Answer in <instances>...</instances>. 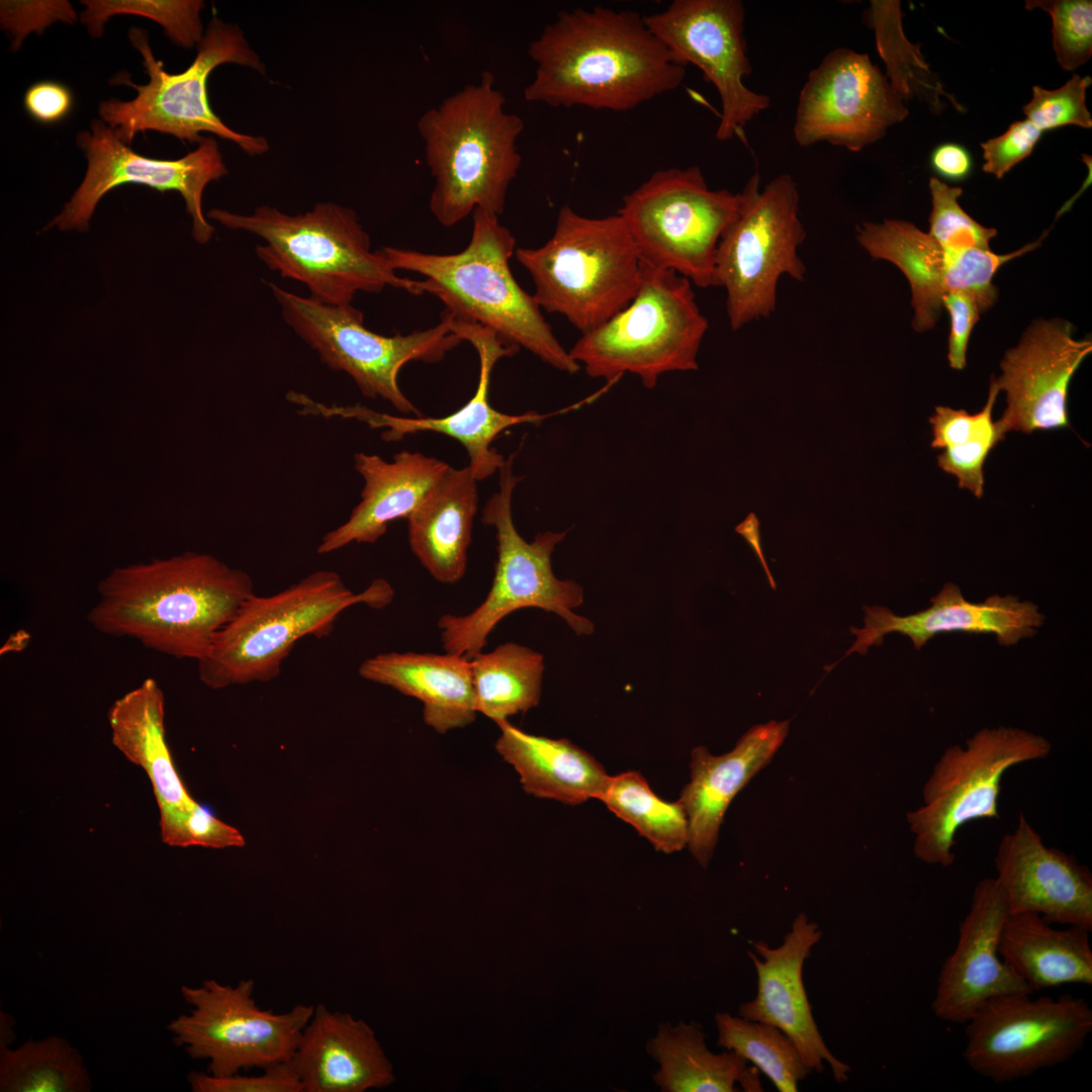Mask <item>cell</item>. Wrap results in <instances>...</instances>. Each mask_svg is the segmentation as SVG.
I'll return each instance as SVG.
<instances>
[{
  "label": "cell",
  "instance_id": "1",
  "mask_svg": "<svg viewBox=\"0 0 1092 1092\" xmlns=\"http://www.w3.org/2000/svg\"><path fill=\"white\" fill-rule=\"evenodd\" d=\"M528 102L629 111L680 86L686 66L634 10H564L529 44Z\"/></svg>",
  "mask_w": 1092,
  "mask_h": 1092
},
{
  "label": "cell",
  "instance_id": "2",
  "mask_svg": "<svg viewBox=\"0 0 1092 1092\" xmlns=\"http://www.w3.org/2000/svg\"><path fill=\"white\" fill-rule=\"evenodd\" d=\"M253 595L246 571L209 554L185 552L113 569L99 581L87 620L102 634L199 661Z\"/></svg>",
  "mask_w": 1092,
  "mask_h": 1092
},
{
  "label": "cell",
  "instance_id": "3",
  "mask_svg": "<svg viewBox=\"0 0 1092 1092\" xmlns=\"http://www.w3.org/2000/svg\"><path fill=\"white\" fill-rule=\"evenodd\" d=\"M472 234L459 253L430 254L383 247L378 251L393 269L421 274L425 293L438 297L456 317L494 332L507 345L525 348L553 368L580 369L559 341L533 295L513 276L510 259L516 239L498 216L472 213Z\"/></svg>",
  "mask_w": 1092,
  "mask_h": 1092
},
{
  "label": "cell",
  "instance_id": "4",
  "mask_svg": "<svg viewBox=\"0 0 1092 1092\" xmlns=\"http://www.w3.org/2000/svg\"><path fill=\"white\" fill-rule=\"evenodd\" d=\"M505 96L494 77L483 72L418 120L425 159L434 179L429 207L450 228L475 209L499 216L522 157L517 140L520 116L505 110Z\"/></svg>",
  "mask_w": 1092,
  "mask_h": 1092
},
{
  "label": "cell",
  "instance_id": "5",
  "mask_svg": "<svg viewBox=\"0 0 1092 1092\" xmlns=\"http://www.w3.org/2000/svg\"><path fill=\"white\" fill-rule=\"evenodd\" d=\"M207 216L261 238L265 243L256 246L258 258L282 277L304 284L310 297L325 304H351L358 292L387 286L425 293L422 281L399 276L378 250H371L370 237L350 207L322 202L294 215L268 205L250 214L213 208Z\"/></svg>",
  "mask_w": 1092,
  "mask_h": 1092
},
{
  "label": "cell",
  "instance_id": "6",
  "mask_svg": "<svg viewBox=\"0 0 1092 1092\" xmlns=\"http://www.w3.org/2000/svg\"><path fill=\"white\" fill-rule=\"evenodd\" d=\"M393 597L383 578L355 594L331 570L311 572L272 596L253 595L197 661L199 679L212 690L272 680L299 639L329 635L339 615L356 604L380 609Z\"/></svg>",
  "mask_w": 1092,
  "mask_h": 1092
},
{
  "label": "cell",
  "instance_id": "7",
  "mask_svg": "<svg viewBox=\"0 0 1092 1092\" xmlns=\"http://www.w3.org/2000/svg\"><path fill=\"white\" fill-rule=\"evenodd\" d=\"M515 256L532 277L539 306L581 334L625 308L639 288L641 260L618 213L587 217L563 205L551 238L516 248Z\"/></svg>",
  "mask_w": 1092,
  "mask_h": 1092
},
{
  "label": "cell",
  "instance_id": "8",
  "mask_svg": "<svg viewBox=\"0 0 1092 1092\" xmlns=\"http://www.w3.org/2000/svg\"><path fill=\"white\" fill-rule=\"evenodd\" d=\"M128 38L143 59L149 82L138 85L125 73L117 74L111 82L127 85L136 91L131 100L110 98L98 105L100 119L110 126L123 143L130 147L134 135L147 130L171 134L182 143L198 144L202 132H210L235 143L250 156L269 150L262 135H251L230 128L213 112L207 97L209 74L219 65L238 64L264 75L265 65L250 47L242 29L213 17L197 44L192 64L182 73L170 74L157 61L146 29L132 26Z\"/></svg>",
  "mask_w": 1092,
  "mask_h": 1092
},
{
  "label": "cell",
  "instance_id": "9",
  "mask_svg": "<svg viewBox=\"0 0 1092 1092\" xmlns=\"http://www.w3.org/2000/svg\"><path fill=\"white\" fill-rule=\"evenodd\" d=\"M514 456L499 468L498 490L482 509L481 521L495 529L497 560L491 587L483 602L466 615H443L438 621L445 652L471 659L487 644L489 634L511 613L538 608L561 617L577 635L594 631L593 623L573 609L583 603L580 584L557 578L551 556L566 532L538 533L531 542L517 531L512 497L521 478L513 472Z\"/></svg>",
  "mask_w": 1092,
  "mask_h": 1092
},
{
  "label": "cell",
  "instance_id": "10",
  "mask_svg": "<svg viewBox=\"0 0 1092 1092\" xmlns=\"http://www.w3.org/2000/svg\"><path fill=\"white\" fill-rule=\"evenodd\" d=\"M692 282L641 262L638 291L621 311L581 334L568 351L593 378L614 382L626 373L654 388L660 375L698 369L697 355L709 323Z\"/></svg>",
  "mask_w": 1092,
  "mask_h": 1092
},
{
  "label": "cell",
  "instance_id": "11",
  "mask_svg": "<svg viewBox=\"0 0 1092 1092\" xmlns=\"http://www.w3.org/2000/svg\"><path fill=\"white\" fill-rule=\"evenodd\" d=\"M1051 742L1025 729L985 727L965 746L944 749L923 786V803L906 819L919 860L948 868L956 859V834L965 824L1000 819L999 797L1005 772L1046 757Z\"/></svg>",
  "mask_w": 1092,
  "mask_h": 1092
},
{
  "label": "cell",
  "instance_id": "12",
  "mask_svg": "<svg viewBox=\"0 0 1092 1092\" xmlns=\"http://www.w3.org/2000/svg\"><path fill=\"white\" fill-rule=\"evenodd\" d=\"M759 185V174L754 172L741 191L737 217L717 246L714 287L726 291V311L733 331L775 311L782 275L799 282L806 275L798 254L806 231L799 218L796 181L782 174L762 190Z\"/></svg>",
  "mask_w": 1092,
  "mask_h": 1092
},
{
  "label": "cell",
  "instance_id": "13",
  "mask_svg": "<svg viewBox=\"0 0 1092 1092\" xmlns=\"http://www.w3.org/2000/svg\"><path fill=\"white\" fill-rule=\"evenodd\" d=\"M741 192L709 188L698 166L654 172L617 210L641 262L714 287L718 243L738 215Z\"/></svg>",
  "mask_w": 1092,
  "mask_h": 1092
},
{
  "label": "cell",
  "instance_id": "14",
  "mask_svg": "<svg viewBox=\"0 0 1092 1092\" xmlns=\"http://www.w3.org/2000/svg\"><path fill=\"white\" fill-rule=\"evenodd\" d=\"M284 322L314 350L331 370L344 372L365 397H380L402 414L422 416L401 391L397 377L412 361L436 363L462 339L452 331L451 312L440 322L407 335L382 336L364 326L352 304L331 305L268 283Z\"/></svg>",
  "mask_w": 1092,
  "mask_h": 1092
},
{
  "label": "cell",
  "instance_id": "15",
  "mask_svg": "<svg viewBox=\"0 0 1092 1092\" xmlns=\"http://www.w3.org/2000/svg\"><path fill=\"white\" fill-rule=\"evenodd\" d=\"M252 979L236 986L213 979L183 985L181 995L192 1008L168 1024L173 1043L194 1060H207V1073L215 1077L290 1061L314 1005L275 1013L258 1006Z\"/></svg>",
  "mask_w": 1092,
  "mask_h": 1092
},
{
  "label": "cell",
  "instance_id": "16",
  "mask_svg": "<svg viewBox=\"0 0 1092 1092\" xmlns=\"http://www.w3.org/2000/svg\"><path fill=\"white\" fill-rule=\"evenodd\" d=\"M1013 993L990 998L965 1023L963 1057L977 1074L1007 1083L1071 1060L1092 1032V1009L1079 996Z\"/></svg>",
  "mask_w": 1092,
  "mask_h": 1092
},
{
  "label": "cell",
  "instance_id": "17",
  "mask_svg": "<svg viewBox=\"0 0 1092 1092\" xmlns=\"http://www.w3.org/2000/svg\"><path fill=\"white\" fill-rule=\"evenodd\" d=\"M76 145L84 153L87 169L79 187L63 210L44 228L84 232L99 200L123 184H142L158 191H177L183 197L192 220V235L206 244L214 233L202 211V194L212 181L228 174V168L212 136H205L197 148L177 160H159L136 154L115 131L95 118L89 130L76 133Z\"/></svg>",
  "mask_w": 1092,
  "mask_h": 1092
},
{
  "label": "cell",
  "instance_id": "18",
  "mask_svg": "<svg viewBox=\"0 0 1092 1092\" xmlns=\"http://www.w3.org/2000/svg\"><path fill=\"white\" fill-rule=\"evenodd\" d=\"M744 20L740 0H674L645 16L648 27L676 62L695 65L716 88L721 101L716 130L720 142L740 135L770 105L767 95L750 90L743 82L752 73Z\"/></svg>",
  "mask_w": 1092,
  "mask_h": 1092
},
{
  "label": "cell",
  "instance_id": "19",
  "mask_svg": "<svg viewBox=\"0 0 1092 1092\" xmlns=\"http://www.w3.org/2000/svg\"><path fill=\"white\" fill-rule=\"evenodd\" d=\"M909 114L903 98L868 54L838 48L808 74L798 99L794 139L860 152Z\"/></svg>",
  "mask_w": 1092,
  "mask_h": 1092
},
{
  "label": "cell",
  "instance_id": "20",
  "mask_svg": "<svg viewBox=\"0 0 1092 1092\" xmlns=\"http://www.w3.org/2000/svg\"><path fill=\"white\" fill-rule=\"evenodd\" d=\"M855 237L871 257L891 262L907 278L914 309L912 326L919 333L935 326L942 299L952 291L972 294L982 312L988 310L998 298V289L992 283L996 272L1040 245L1036 241L1003 255L991 250H950L914 223L890 218L857 224Z\"/></svg>",
  "mask_w": 1092,
  "mask_h": 1092
},
{
  "label": "cell",
  "instance_id": "21",
  "mask_svg": "<svg viewBox=\"0 0 1092 1092\" xmlns=\"http://www.w3.org/2000/svg\"><path fill=\"white\" fill-rule=\"evenodd\" d=\"M1066 320L1039 318L1006 351L1001 375L994 380L1006 393L997 421L1007 433L1070 428L1068 389L1078 367L1092 351L1090 339H1076Z\"/></svg>",
  "mask_w": 1092,
  "mask_h": 1092
},
{
  "label": "cell",
  "instance_id": "22",
  "mask_svg": "<svg viewBox=\"0 0 1092 1092\" xmlns=\"http://www.w3.org/2000/svg\"><path fill=\"white\" fill-rule=\"evenodd\" d=\"M1009 913L996 878H984L976 884L970 909L959 925L956 947L937 976L931 1002L934 1016L965 1024L990 998L1033 993L998 951L1000 932Z\"/></svg>",
  "mask_w": 1092,
  "mask_h": 1092
},
{
  "label": "cell",
  "instance_id": "23",
  "mask_svg": "<svg viewBox=\"0 0 1092 1092\" xmlns=\"http://www.w3.org/2000/svg\"><path fill=\"white\" fill-rule=\"evenodd\" d=\"M821 937L819 925L800 913L781 945L753 942L759 958L752 951L748 956L756 970L757 992L752 1000L740 1004L738 1015L780 1028L795 1042L811 1072L821 1073L826 1062L835 1081L843 1083L851 1069L825 1044L803 981L804 963Z\"/></svg>",
  "mask_w": 1092,
  "mask_h": 1092
},
{
  "label": "cell",
  "instance_id": "24",
  "mask_svg": "<svg viewBox=\"0 0 1092 1092\" xmlns=\"http://www.w3.org/2000/svg\"><path fill=\"white\" fill-rule=\"evenodd\" d=\"M1010 913H1035L1052 924L1092 931V874L1073 855L1044 844L1023 813L994 857Z\"/></svg>",
  "mask_w": 1092,
  "mask_h": 1092
},
{
  "label": "cell",
  "instance_id": "25",
  "mask_svg": "<svg viewBox=\"0 0 1092 1092\" xmlns=\"http://www.w3.org/2000/svg\"><path fill=\"white\" fill-rule=\"evenodd\" d=\"M453 331L468 341L479 357V379L473 396L458 411L443 418H403L378 414L362 406L344 410L346 415L367 422L371 427H384L386 441L399 440L407 434L435 432L457 440L465 448L474 477L480 481L488 478L505 463L506 459L492 442L511 427L523 424L539 426L552 414L540 415L527 412L509 415L493 408L488 400L491 371L503 357L514 355L519 349L507 345L494 332L478 324L455 318Z\"/></svg>",
  "mask_w": 1092,
  "mask_h": 1092
},
{
  "label": "cell",
  "instance_id": "26",
  "mask_svg": "<svg viewBox=\"0 0 1092 1092\" xmlns=\"http://www.w3.org/2000/svg\"><path fill=\"white\" fill-rule=\"evenodd\" d=\"M930 603L927 609L907 616H898L882 606H864V626L850 627L856 639L843 657L852 652L864 655L871 646L882 645L884 637L894 632L909 637L917 650L937 634L952 632L994 634L1001 646L1009 647L1032 638L1045 621L1044 614L1030 601L996 594L972 603L953 582H946Z\"/></svg>",
  "mask_w": 1092,
  "mask_h": 1092
},
{
  "label": "cell",
  "instance_id": "27",
  "mask_svg": "<svg viewBox=\"0 0 1092 1092\" xmlns=\"http://www.w3.org/2000/svg\"><path fill=\"white\" fill-rule=\"evenodd\" d=\"M789 731V721L771 720L750 728L735 747L713 755L705 746L691 753V779L678 801L689 827L688 847L706 869L712 859L728 806L746 784L769 763Z\"/></svg>",
  "mask_w": 1092,
  "mask_h": 1092
},
{
  "label": "cell",
  "instance_id": "28",
  "mask_svg": "<svg viewBox=\"0 0 1092 1092\" xmlns=\"http://www.w3.org/2000/svg\"><path fill=\"white\" fill-rule=\"evenodd\" d=\"M113 745L147 774L159 808L161 838L190 846L187 819L195 801L178 775L165 730V697L152 677L116 699L108 710Z\"/></svg>",
  "mask_w": 1092,
  "mask_h": 1092
},
{
  "label": "cell",
  "instance_id": "29",
  "mask_svg": "<svg viewBox=\"0 0 1092 1092\" xmlns=\"http://www.w3.org/2000/svg\"><path fill=\"white\" fill-rule=\"evenodd\" d=\"M289 1062L303 1092H364L395 1080L373 1029L322 1003L314 1005Z\"/></svg>",
  "mask_w": 1092,
  "mask_h": 1092
},
{
  "label": "cell",
  "instance_id": "30",
  "mask_svg": "<svg viewBox=\"0 0 1092 1092\" xmlns=\"http://www.w3.org/2000/svg\"><path fill=\"white\" fill-rule=\"evenodd\" d=\"M354 467L364 480L361 499L345 523L322 538L320 554L351 543H375L391 522L410 517L449 465L435 457L403 450L391 461L376 454L355 453Z\"/></svg>",
  "mask_w": 1092,
  "mask_h": 1092
},
{
  "label": "cell",
  "instance_id": "31",
  "mask_svg": "<svg viewBox=\"0 0 1092 1092\" xmlns=\"http://www.w3.org/2000/svg\"><path fill=\"white\" fill-rule=\"evenodd\" d=\"M359 674L418 699L425 723L438 733L462 728L477 711L469 659L456 654L380 653L365 659Z\"/></svg>",
  "mask_w": 1092,
  "mask_h": 1092
},
{
  "label": "cell",
  "instance_id": "32",
  "mask_svg": "<svg viewBox=\"0 0 1092 1092\" xmlns=\"http://www.w3.org/2000/svg\"><path fill=\"white\" fill-rule=\"evenodd\" d=\"M478 480L469 466H449L407 518L413 553L438 581L455 583L465 574Z\"/></svg>",
  "mask_w": 1092,
  "mask_h": 1092
},
{
  "label": "cell",
  "instance_id": "33",
  "mask_svg": "<svg viewBox=\"0 0 1092 1092\" xmlns=\"http://www.w3.org/2000/svg\"><path fill=\"white\" fill-rule=\"evenodd\" d=\"M497 726L495 749L519 774L527 794L568 805L598 799L609 775L592 754L568 739L530 734L508 720Z\"/></svg>",
  "mask_w": 1092,
  "mask_h": 1092
},
{
  "label": "cell",
  "instance_id": "34",
  "mask_svg": "<svg viewBox=\"0 0 1092 1092\" xmlns=\"http://www.w3.org/2000/svg\"><path fill=\"white\" fill-rule=\"evenodd\" d=\"M1091 931L1056 928L1035 913H1009L999 937L1002 961L1034 992L1067 984L1092 985Z\"/></svg>",
  "mask_w": 1092,
  "mask_h": 1092
},
{
  "label": "cell",
  "instance_id": "35",
  "mask_svg": "<svg viewBox=\"0 0 1092 1092\" xmlns=\"http://www.w3.org/2000/svg\"><path fill=\"white\" fill-rule=\"evenodd\" d=\"M646 1053L659 1064L652 1080L662 1092H734L737 1084L746 1092L763 1091L758 1069L732 1051L712 1053L696 1021L660 1023Z\"/></svg>",
  "mask_w": 1092,
  "mask_h": 1092
},
{
  "label": "cell",
  "instance_id": "36",
  "mask_svg": "<svg viewBox=\"0 0 1092 1092\" xmlns=\"http://www.w3.org/2000/svg\"><path fill=\"white\" fill-rule=\"evenodd\" d=\"M469 661L477 713L497 724L539 704L544 672L541 653L507 642Z\"/></svg>",
  "mask_w": 1092,
  "mask_h": 1092
},
{
  "label": "cell",
  "instance_id": "37",
  "mask_svg": "<svg viewBox=\"0 0 1092 1092\" xmlns=\"http://www.w3.org/2000/svg\"><path fill=\"white\" fill-rule=\"evenodd\" d=\"M999 392L992 376L981 412L971 415L965 410L936 406L929 419L931 447L942 450L937 456L938 466L958 479L959 487L971 490L977 497L984 493L985 460L1006 434L992 418Z\"/></svg>",
  "mask_w": 1092,
  "mask_h": 1092
},
{
  "label": "cell",
  "instance_id": "38",
  "mask_svg": "<svg viewBox=\"0 0 1092 1092\" xmlns=\"http://www.w3.org/2000/svg\"><path fill=\"white\" fill-rule=\"evenodd\" d=\"M902 5L899 0H872L864 10L862 21L875 32L878 53L886 65L889 83L905 102L917 98L931 112L939 114L949 100L956 110L963 106L943 89L940 79L930 70L920 46L905 35L902 24Z\"/></svg>",
  "mask_w": 1092,
  "mask_h": 1092
},
{
  "label": "cell",
  "instance_id": "39",
  "mask_svg": "<svg viewBox=\"0 0 1092 1092\" xmlns=\"http://www.w3.org/2000/svg\"><path fill=\"white\" fill-rule=\"evenodd\" d=\"M92 1088L84 1059L65 1038L28 1040L0 1049L1 1092H87Z\"/></svg>",
  "mask_w": 1092,
  "mask_h": 1092
},
{
  "label": "cell",
  "instance_id": "40",
  "mask_svg": "<svg viewBox=\"0 0 1092 1092\" xmlns=\"http://www.w3.org/2000/svg\"><path fill=\"white\" fill-rule=\"evenodd\" d=\"M598 800L632 825L656 850L672 853L688 845L689 827L682 805L678 800L660 799L640 772L609 776Z\"/></svg>",
  "mask_w": 1092,
  "mask_h": 1092
},
{
  "label": "cell",
  "instance_id": "41",
  "mask_svg": "<svg viewBox=\"0 0 1092 1092\" xmlns=\"http://www.w3.org/2000/svg\"><path fill=\"white\" fill-rule=\"evenodd\" d=\"M717 1045L732 1051L763 1073L780 1092H797L812 1072L795 1042L780 1028L727 1012L715 1014Z\"/></svg>",
  "mask_w": 1092,
  "mask_h": 1092
},
{
  "label": "cell",
  "instance_id": "42",
  "mask_svg": "<svg viewBox=\"0 0 1092 1092\" xmlns=\"http://www.w3.org/2000/svg\"><path fill=\"white\" fill-rule=\"evenodd\" d=\"M85 9L80 21L93 38L101 37L105 23L115 15L143 16L157 22L165 35L178 47H197L204 34L201 0H81Z\"/></svg>",
  "mask_w": 1092,
  "mask_h": 1092
},
{
  "label": "cell",
  "instance_id": "43",
  "mask_svg": "<svg viewBox=\"0 0 1092 1092\" xmlns=\"http://www.w3.org/2000/svg\"><path fill=\"white\" fill-rule=\"evenodd\" d=\"M932 208L928 235L940 246L950 250H990V241L997 231L986 228L972 218L960 205L963 189L950 186L937 177L929 179Z\"/></svg>",
  "mask_w": 1092,
  "mask_h": 1092
},
{
  "label": "cell",
  "instance_id": "44",
  "mask_svg": "<svg viewBox=\"0 0 1092 1092\" xmlns=\"http://www.w3.org/2000/svg\"><path fill=\"white\" fill-rule=\"evenodd\" d=\"M1024 6L1050 14L1053 48L1064 71H1074L1088 62L1092 56L1091 0H1028Z\"/></svg>",
  "mask_w": 1092,
  "mask_h": 1092
},
{
  "label": "cell",
  "instance_id": "45",
  "mask_svg": "<svg viewBox=\"0 0 1092 1092\" xmlns=\"http://www.w3.org/2000/svg\"><path fill=\"white\" fill-rule=\"evenodd\" d=\"M1091 84L1090 76L1074 74L1055 90L1034 85L1031 100L1022 107V111L1026 119L1042 132L1066 125L1091 128L1092 115L1086 105V93Z\"/></svg>",
  "mask_w": 1092,
  "mask_h": 1092
},
{
  "label": "cell",
  "instance_id": "46",
  "mask_svg": "<svg viewBox=\"0 0 1092 1092\" xmlns=\"http://www.w3.org/2000/svg\"><path fill=\"white\" fill-rule=\"evenodd\" d=\"M77 14L67 0H2L0 2L1 28L10 37V51L20 50L31 32L42 34L56 22L75 24Z\"/></svg>",
  "mask_w": 1092,
  "mask_h": 1092
},
{
  "label": "cell",
  "instance_id": "47",
  "mask_svg": "<svg viewBox=\"0 0 1092 1092\" xmlns=\"http://www.w3.org/2000/svg\"><path fill=\"white\" fill-rule=\"evenodd\" d=\"M187 1080L194 1092H303V1086L289 1061L268 1067L259 1075L237 1073L215 1077L207 1072L193 1071Z\"/></svg>",
  "mask_w": 1092,
  "mask_h": 1092
},
{
  "label": "cell",
  "instance_id": "48",
  "mask_svg": "<svg viewBox=\"0 0 1092 1092\" xmlns=\"http://www.w3.org/2000/svg\"><path fill=\"white\" fill-rule=\"evenodd\" d=\"M1042 135L1029 120H1018L996 138L981 144L984 164L982 170L1001 179L1014 166L1026 159Z\"/></svg>",
  "mask_w": 1092,
  "mask_h": 1092
},
{
  "label": "cell",
  "instance_id": "49",
  "mask_svg": "<svg viewBox=\"0 0 1092 1092\" xmlns=\"http://www.w3.org/2000/svg\"><path fill=\"white\" fill-rule=\"evenodd\" d=\"M942 306L950 316L947 359L949 366L963 370L967 365V350L971 332L982 309L977 299L964 291H952L942 299Z\"/></svg>",
  "mask_w": 1092,
  "mask_h": 1092
},
{
  "label": "cell",
  "instance_id": "50",
  "mask_svg": "<svg viewBox=\"0 0 1092 1092\" xmlns=\"http://www.w3.org/2000/svg\"><path fill=\"white\" fill-rule=\"evenodd\" d=\"M73 96L63 84L42 81L29 86L24 94L28 114L38 122L51 124L64 119L71 111Z\"/></svg>",
  "mask_w": 1092,
  "mask_h": 1092
},
{
  "label": "cell",
  "instance_id": "51",
  "mask_svg": "<svg viewBox=\"0 0 1092 1092\" xmlns=\"http://www.w3.org/2000/svg\"><path fill=\"white\" fill-rule=\"evenodd\" d=\"M187 830L190 846L226 848L245 844L239 830L214 817L196 801L188 814Z\"/></svg>",
  "mask_w": 1092,
  "mask_h": 1092
},
{
  "label": "cell",
  "instance_id": "52",
  "mask_svg": "<svg viewBox=\"0 0 1092 1092\" xmlns=\"http://www.w3.org/2000/svg\"><path fill=\"white\" fill-rule=\"evenodd\" d=\"M930 164L937 175L950 181L966 179L973 168L969 151L956 143L937 146L931 153Z\"/></svg>",
  "mask_w": 1092,
  "mask_h": 1092
},
{
  "label": "cell",
  "instance_id": "53",
  "mask_svg": "<svg viewBox=\"0 0 1092 1092\" xmlns=\"http://www.w3.org/2000/svg\"><path fill=\"white\" fill-rule=\"evenodd\" d=\"M735 530L740 535H742L745 538V540L750 544V546L752 547V549L756 553L757 557L759 558V560H760V562H761V564H762V566H763V568L765 570V573H766V575L768 577V580L770 581L772 587L775 588L774 578H772V576H771V574H770V572L768 570L767 564L765 562V559H764V556H763V553H762V549H761V545H760V536H759V523H758V520H757L755 514L750 513L746 517V519L735 528Z\"/></svg>",
  "mask_w": 1092,
  "mask_h": 1092
}]
</instances>
